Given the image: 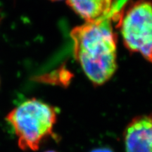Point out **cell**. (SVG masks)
Segmentation results:
<instances>
[{
  "label": "cell",
  "instance_id": "7a4b0ae2",
  "mask_svg": "<svg viewBox=\"0 0 152 152\" xmlns=\"http://www.w3.org/2000/svg\"><path fill=\"white\" fill-rule=\"evenodd\" d=\"M57 113L55 108L36 99L25 101L11 110L6 120L11 125L22 150L36 151L52 134Z\"/></svg>",
  "mask_w": 152,
  "mask_h": 152
},
{
  "label": "cell",
  "instance_id": "3957f363",
  "mask_svg": "<svg viewBox=\"0 0 152 152\" xmlns=\"http://www.w3.org/2000/svg\"><path fill=\"white\" fill-rule=\"evenodd\" d=\"M118 28L125 47L152 63V1L138 0L120 14Z\"/></svg>",
  "mask_w": 152,
  "mask_h": 152
},
{
  "label": "cell",
  "instance_id": "8992f818",
  "mask_svg": "<svg viewBox=\"0 0 152 152\" xmlns=\"http://www.w3.org/2000/svg\"><path fill=\"white\" fill-rule=\"evenodd\" d=\"M90 152H113L112 150H111L109 148H98V149H95Z\"/></svg>",
  "mask_w": 152,
  "mask_h": 152
},
{
  "label": "cell",
  "instance_id": "9c48e42d",
  "mask_svg": "<svg viewBox=\"0 0 152 152\" xmlns=\"http://www.w3.org/2000/svg\"><path fill=\"white\" fill-rule=\"evenodd\" d=\"M50 1H61V0H50Z\"/></svg>",
  "mask_w": 152,
  "mask_h": 152
},
{
  "label": "cell",
  "instance_id": "6da1fadb",
  "mask_svg": "<svg viewBox=\"0 0 152 152\" xmlns=\"http://www.w3.org/2000/svg\"><path fill=\"white\" fill-rule=\"evenodd\" d=\"M74 56L94 85L107 82L117 68L116 36L106 18L86 22L72 30Z\"/></svg>",
  "mask_w": 152,
  "mask_h": 152
},
{
  "label": "cell",
  "instance_id": "ba28073f",
  "mask_svg": "<svg viewBox=\"0 0 152 152\" xmlns=\"http://www.w3.org/2000/svg\"><path fill=\"white\" fill-rule=\"evenodd\" d=\"M45 152H57V151H52V150H50V151H45Z\"/></svg>",
  "mask_w": 152,
  "mask_h": 152
},
{
  "label": "cell",
  "instance_id": "277c9868",
  "mask_svg": "<svg viewBox=\"0 0 152 152\" xmlns=\"http://www.w3.org/2000/svg\"><path fill=\"white\" fill-rule=\"evenodd\" d=\"M125 152H152V115L134 118L125 128Z\"/></svg>",
  "mask_w": 152,
  "mask_h": 152
},
{
  "label": "cell",
  "instance_id": "30bf717a",
  "mask_svg": "<svg viewBox=\"0 0 152 152\" xmlns=\"http://www.w3.org/2000/svg\"><path fill=\"white\" fill-rule=\"evenodd\" d=\"M0 84H1V80H0Z\"/></svg>",
  "mask_w": 152,
  "mask_h": 152
},
{
  "label": "cell",
  "instance_id": "52a82bcc",
  "mask_svg": "<svg viewBox=\"0 0 152 152\" xmlns=\"http://www.w3.org/2000/svg\"><path fill=\"white\" fill-rule=\"evenodd\" d=\"M2 18H3V17H2V15H1V11H0V23L1 22V20H2Z\"/></svg>",
  "mask_w": 152,
  "mask_h": 152
},
{
  "label": "cell",
  "instance_id": "5b68a950",
  "mask_svg": "<svg viewBox=\"0 0 152 152\" xmlns=\"http://www.w3.org/2000/svg\"><path fill=\"white\" fill-rule=\"evenodd\" d=\"M113 2V0H67L68 6L86 22L107 17Z\"/></svg>",
  "mask_w": 152,
  "mask_h": 152
}]
</instances>
